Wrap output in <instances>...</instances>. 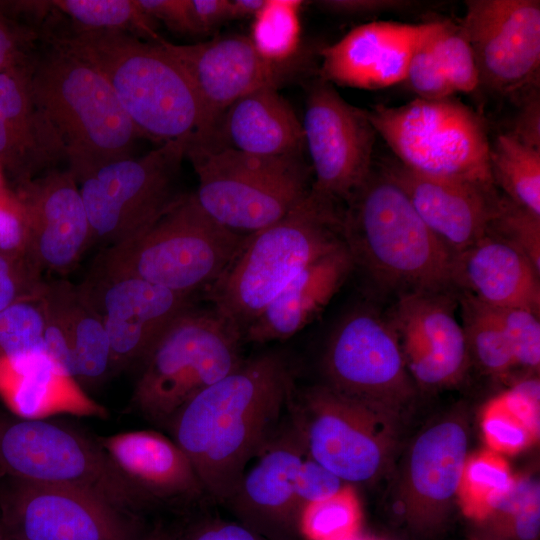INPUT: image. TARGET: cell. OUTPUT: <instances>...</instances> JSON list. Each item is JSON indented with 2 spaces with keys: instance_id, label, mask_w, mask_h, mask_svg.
Returning <instances> with one entry per match:
<instances>
[{
  "instance_id": "cell-6",
  "label": "cell",
  "mask_w": 540,
  "mask_h": 540,
  "mask_svg": "<svg viewBox=\"0 0 540 540\" xmlns=\"http://www.w3.org/2000/svg\"><path fill=\"white\" fill-rule=\"evenodd\" d=\"M246 236L209 216L194 193L180 194L149 228L105 248L94 265L192 296L218 280Z\"/></svg>"
},
{
  "instance_id": "cell-19",
  "label": "cell",
  "mask_w": 540,
  "mask_h": 540,
  "mask_svg": "<svg viewBox=\"0 0 540 540\" xmlns=\"http://www.w3.org/2000/svg\"><path fill=\"white\" fill-rule=\"evenodd\" d=\"M387 319L414 383L442 387L463 377L470 355L450 291L400 295Z\"/></svg>"
},
{
  "instance_id": "cell-8",
  "label": "cell",
  "mask_w": 540,
  "mask_h": 540,
  "mask_svg": "<svg viewBox=\"0 0 540 540\" xmlns=\"http://www.w3.org/2000/svg\"><path fill=\"white\" fill-rule=\"evenodd\" d=\"M185 156L198 177L196 199L224 227L249 235L284 217L310 193L300 156H263L188 140Z\"/></svg>"
},
{
  "instance_id": "cell-47",
  "label": "cell",
  "mask_w": 540,
  "mask_h": 540,
  "mask_svg": "<svg viewBox=\"0 0 540 540\" xmlns=\"http://www.w3.org/2000/svg\"><path fill=\"white\" fill-rule=\"evenodd\" d=\"M44 279L30 268L0 256V310L25 299L38 298Z\"/></svg>"
},
{
  "instance_id": "cell-9",
  "label": "cell",
  "mask_w": 540,
  "mask_h": 540,
  "mask_svg": "<svg viewBox=\"0 0 540 540\" xmlns=\"http://www.w3.org/2000/svg\"><path fill=\"white\" fill-rule=\"evenodd\" d=\"M0 473L80 489L135 518L153 508L97 440L44 419L0 420Z\"/></svg>"
},
{
  "instance_id": "cell-4",
  "label": "cell",
  "mask_w": 540,
  "mask_h": 540,
  "mask_svg": "<svg viewBox=\"0 0 540 540\" xmlns=\"http://www.w3.org/2000/svg\"><path fill=\"white\" fill-rule=\"evenodd\" d=\"M342 213L312 189L275 223L246 236L228 267L208 288L220 315L242 333L301 270L344 245Z\"/></svg>"
},
{
  "instance_id": "cell-31",
  "label": "cell",
  "mask_w": 540,
  "mask_h": 540,
  "mask_svg": "<svg viewBox=\"0 0 540 540\" xmlns=\"http://www.w3.org/2000/svg\"><path fill=\"white\" fill-rule=\"evenodd\" d=\"M0 399L20 418L51 413L102 415L103 409L44 353L0 364Z\"/></svg>"
},
{
  "instance_id": "cell-23",
  "label": "cell",
  "mask_w": 540,
  "mask_h": 540,
  "mask_svg": "<svg viewBox=\"0 0 540 540\" xmlns=\"http://www.w3.org/2000/svg\"><path fill=\"white\" fill-rule=\"evenodd\" d=\"M431 26L391 21L357 26L321 51L320 78L367 90L403 83L410 58Z\"/></svg>"
},
{
  "instance_id": "cell-59",
  "label": "cell",
  "mask_w": 540,
  "mask_h": 540,
  "mask_svg": "<svg viewBox=\"0 0 540 540\" xmlns=\"http://www.w3.org/2000/svg\"><path fill=\"white\" fill-rule=\"evenodd\" d=\"M5 540H11V539H8V538L5 537Z\"/></svg>"
},
{
  "instance_id": "cell-27",
  "label": "cell",
  "mask_w": 540,
  "mask_h": 540,
  "mask_svg": "<svg viewBox=\"0 0 540 540\" xmlns=\"http://www.w3.org/2000/svg\"><path fill=\"white\" fill-rule=\"evenodd\" d=\"M539 277L540 271L523 253L489 233L453 256V287L493 308L539 314Z\"/></svg>"
},
{
  "instance_id": "cell-28",
  "label": "cell",
  "mask_w": 540,
  "mask_h": 540,
  "mask_svg": "<svg viewBox=\"0 0 540 540\" xmlns=\"http://www.w3.org/2000/svg\"><path fill=\"white\" fill-rule=\"evenodd\" d=\"M354 269L346 245L296 274L243 332V341L284 340L309 324L330 302Z\"/></svg>"
},
{
  "instance_id": "cell-57",
  "label": "cell",
  "mask_w": 540,
  "mask_h": 540,
  "mask_svg": "<svg viewBox=\"0 0 540 540\" xmlns=\"http://www.w3.org/2000/svg\"><path fill=\"white\" fill-rule=\"evenodd\" d=\"M0 540H5V535H4L3 527L1 524V520H0Z\"/></svg>"
},
{
  "instance_id": "cell-55",
  "label": "cell",
  "mask_w": 540,
  "mask_h": 540,
  "mask_svg": "<svg viewBox=\"0 0 540 540\" xmlns=\"http://www.w3.org/2000/svg\"><path fill=\"white\" fill-rule=\"evenodd\" d=\"M179 531L159 523L146 529L136 540H177Z\"/></svg>"
},
{
  "instance_id": "cell-41",
  "label": "cell",
  "mask_w": 540,
  "mask_h": 540,
  "mask_svg": "<svg viewBox=\"0 0 540 540\" xmlns=\"http://www.w3.org/2000/svg\"><path fill=\"white\" fill-rule=\"evenodd\" d=\"M486 233L523 253L540 271V216L499 196Z\"/></svg>"
},
{
  "instance_id": "cell-22",
  "label": "cell",
  "mask_w": 540,
  "mask_h": 540,
  "mask_svg": "<svg viewBox=\"0 0 540 540\" xmlns=\"http://www.w3.org/2000/svg\"><path fill=\"white\" fill-rule=\"evenodd\" d=\"M38 302L46 355L83 389L99 385L113 374L102 320L79 284L44 280Z\"/></svg>"
},
{
  "instance_id": "cell-10",
  "label": "cell",
  "mask_w": 540,
  "mask_h": 540,
  "mask_svg": "<svg viewBox=\"0 0 540 540\" xmlns=\"http://www.w3.org/2000/svg\"><path fill=\"white\" fill-rule=\"evenodd\" d=\"M365 113L395 159L408 169L495 187L484 124L460 101L416 98L400 106L377 105Z\"/></svg>"
},
{
  "instance_id": "cell-49",
  "label": "cell",
  "mask_w": 540,
  "mask_h": 540,
  "mask_svg": "<svg viewBox=\"0 0 540 540\" xmlns=\"http://www.w3.org/2000/svg\"><path fill=\"white\" fill-rule=\"evenodd\" d=\"M137 3L151 19L164 23L170 30L196 34L190 0H137Z\"/></svg>"
},
{
  "instance_id": "cell-38",
  "label": "cell",
  "mask_w": 540,
  "mask_h": 540,
  "mask_svg": "<svg viewBox=\"0 0 540 540\" xmlns=\"http://www.w3.org/2000/svg\"><path fill=\"white\" fill-rule=\"evenodd\" d=\"M362 520L358 495L351 484L335 494L305 505L298 518V532L307 540H351Z\"/></svg>"
},
{
  "instance_id": "cell-51",
  "label": "cell",
  "mask_w": 540,
  "mask_h": 540,
  "mask_svg": "<svg viewBox=\"0 0 540 540\" xmlns=\"http://www.w3.org/2000/svg\"><path fill=\"white\" fill-rule=\"evenodd\" d=\"M315 3L323 11L346 16H370L402 11L415 4L404 0H321Z\"/></svg>"
},
{
  "instance_id": "cell-20",
  "label": "cell",
  "mask_w": 540,
  "mask_h": 540,
  "mask_svg": "<svg viewBox=\"0 0 540 540\" xmlns=\"http://www.w3.org/2000/svg\"><path fill=\"white\" fill-rule=\"evenodd\" d=\"M291 415V414H290ZM307 456L302 431L291 415L245 471L224 503L237 522L269 540H294L299 510L295 483Z\"/></svg>"
},
{
  "instance_id": "cell-12",
  "label": "cell",
  "mask_w": 540,
  "mask_h": 540,
  "mask_svg": "<svg viewBox=\"0 0 540 540\" xmlns=\"http://www.w3.org/2000/svg\"><path fill=\"white\" fill-rule=\"evenodd\" d=\"M291 415L307 455L344 482L366 483L386 468L395 439L393 417L328 386L307 389Z\"/></svg>"
},
{
  "instance_id": "cell-26",
  "label": "cell",
  "mask_w": 540,
  "mask_h": 540,
  "mask_svg": "<svg viewBox=\"0 0 540 540\" xmlns=\"http://www.w3.org/2000/svg\"><path fill=\"white\" fill-rule=\"evenodd\" d=\"M118 470L149 500L191 501L206 495L189 458L170 438L135 430L97 439Z\"/></svg>"
},
{
  "instance_id": "cell-25",
  "label": "cell",
  "mask_w": 540,
  "mask_h": 540,
  "mask_svg": "<svg viewBox=\"0 0 540 540\" xmlns=\"http://www.w3.org/2000/svg\"><path fill=\"white\" fill-rule=\"evenodd\" d=\"M33 58L0 72V167L15 186L65 160L62 142L33 95Z\"/></svg>"
},
{
  "instance_id": "cell-56",
  "label": "cell",
  "mask_w": 540,
  "mask_h": 540,
  "mask_svg": "<svg viewBox=\"0 0 540 540\" xmlns=\"http://www.w3.org/2000/svg\"><path fill=\"white\" fill-rule=\"evenodd\" d=\"M11 188L7 185L6 176L0 167V196L9 192Z\"/></svg>"
},
{
  "instance_id": "cell-52",
  "label": "cell",
  "mask_w": 540,
  "mask_h": 540,
  "mask_svg": "<svg viewBox=\"0 0 540 540\" xmlns=\"http://www.w3.org/2000/svg\"><path fill=\"white\" fill-rule=\"evenodd\" d=\"M522 142L540 149V101L539 94L533 91L525 97L516 117L514 128L510 131Z\"/></svg>"
},
{
  "instance_id": "cell-34",
  "label": "cell",
  "mask_w": 540,
  "mask_h": 540,
  "mask_svg": "<svg viewBox=\"0 0 540 540\" xmlns=\"http://www.w3.org/2000/svg\"><path fill=\"white\" fill-rule=\"evenodd\" d=\"M53 10L71 21V27L83 31H118L149 42H159L156 22L138 5L137 0H53Z\"/></svg>"
},
{
  "instance_id": "cell-39",
  "label": "cell",
  "mask_w": 540,
  "mask_h": 540,
  "mask_svg": "<svg viewBox=\"0 0 540 540\" xmlns=\"http://www.w3.org/2000/svg\"><path fill=\"white\" fill-rule=\"evenodd\" d=\"M43 315L38 298L0 310V364L44 353Z\"/></svg>"
},
{
  "instance_id": "cell-11",
  "label": "cell",
  "mask_w": 540,
  "mask_h": 540,
  "mask_svg": "<svg viewBox=\"0 0 540 540\" xmlns=\"http://www.w3.org/2000/svg\"><path fill=\"white\" fill-rule=\"evenodd\" d=\"M189 139H177L141 157H126L78 182L90 225V247L127 241L149 228L180 195L175 191Z\"/></svg>"
},
{
  "instance_id": "cell-7",
  "label": "cell",
  "mask_w": 540,
  "mask_h": 540,
  "mask_svg": "<svg viewBox=\"0 0 540 540\" xmlns=\"http://www.w3.org/2000/svg\"><path fill=\"white\" fill-rule=\"evenodd\" d=\"M241 331L215 309L193 306L161 334L140 364L131 398L145 419L167 427L193 396L244 361Z\"/></svg>"
},
{
  "instance_id": "cell-14",
  "label": "cell",
  "mask_w": 540,
  "mask_h": 540,
  "mask_svg": "<svg viewBox=\"0 0 540 540\" xmlns=\"http://www.w3.org/2000/svg\"><path fill=\"white\" fill-rule=\"evenodd\" d=\"M0 520L11 540H136L146 529L89 492L7 477Z\"/></svg>"
},
{
  "instance_id": "cell-24",
  "label": "cell",
  "mask_w": 540,
  "mask_h": 540,
  "mask_svg": "<svg viewBox=\"0 0 540 540\" xmlns=\"http://www.w3.org/2000/svg\"><path fill=\"white\" fill-rule=\"evenodd\" d=\"M412 206L454 255L486 234L498 200L496 187L408 169L395 158L381 165Z\"/></svg>"
},
{
  "instance_id": "cell-50",
  "label": "cell",
  "mask_w": 540,
  "mask_h": 540,
  "mask_svg": "<svg viewBox=\"0 0 540 540\" xmlns=\"http://www.w3.org/2000/svg\"><path fill=\"white\" fill-rule=\"evenodd\" d=\"M177 540H269L239 522L207 519L179 531Z\"/></svg>"
},
{
  "instance_id": "cell-58",
  "label": "cell",
  "mask_w": 540,
  "mask_h": 540,
  "mask_svg": "<svg viewBox=\"0 0 540 540\" xmlns=\"http://www.w3.org/2000/svg\"><path fill=\"white\" fill-rule=\"evenodd\" d=\"M351 540H369V539H363V538H360V537L357 536V537H355V538H353Z\"/></svg>"
},
{
  "instance_id": "cell-44",
  "label": "cell",
  "mask_w": 540,
  "mask_h": 540,
  "mask_svg": "<svg viewBox=\"0 0 540 540\" xmlns=\"http://www.w3.org/2000/svg\"><path fill=\"white\" fill-rule=\"evenodd\" d=\"M508 340L517 367L538 370L540 365L539 314L521 308H493Z\"/></svg>"
},
{
  "instance_id": "cell-35",
  "label": "cell",
  "mask_w": 540,
  "mask_h": 540,
  "mask_svg": "<svg viewBox=\"0 0 540 540\" xmlns=\"http://www.w3.org/2000/svg\"><path fill=\"white\" fill-rule=\"evenodd\" d=\"M514 479L504 455L490 449L468 455L456 495L463 513L480 521L490 518Z\"/></svg>"
},
{
  "instance_id": "cell-5",
  "label": "cell",
  "mask_w": 540,
  "mask_h": 540,
  "mask_svg": "<svg viewBox=\"0 0 540 540\" xmlns=\"http://www.w3.org/2000/svg\"><path fill=\"white\" fill-rule=\"evenodd\" d=\"M46 43L33 58L32 91L56 130L68 170L78 183L103 165L130 157L141 137L98 69Z\"/></svg>"
},
{
  "instance_id": "cell-46",
  "label": "cell",
  "mask_w": 540,
  "mask_h": 540,
  "mask_svg": "<svg viewBox=\"0 0 540 540\" xmlns=\"http://www.w3.org/2000/svg\"><path fill=\"white\" fill-rule=\"evenodd\" d=\"M346 484L348 483L307 455L299 467L295 483L299 514L305 505L335 494Z\"/></svg>"
},
{
  "instance_id": "cell-33",
  "label": "cell",
  "mask_w": 540,
  "mask_h": 540,
  "mask_svg": "<svg viewBox=\"0 0 540 540\" xmlns=\"http://www.w3.org/2000/svg\"><path fill=\"white\" fill-rule=\"evenodd\" d=\"M489 166L505 197L540 216V149L505 132L490 143Z\"/></svg>"
},
{
  "instance_id": "cell-36",
  "label": "cell",
  "mask_w": 540,
  "mask_h": 540,
  "mask_svg": "<svg viewBox=\"0 0 540 540\" xmlns=\"http://www.w3.org/2000/svg\"><path fill=\"white\" fill-rule=\"evenodd\" d=\"M301 0H266L253 17L249 39L265 60L286 64L295 60L301 45Z\"/></svg>"
},
{
  "instance_id": "cell-21",
  "label": "cell",
  "mask_w": 540,
  "mask_h": 540,
  "mask_svg": "<svg viewBox=\"0 0 540 540\" xmlns=\"http://www.w3.org/2000/svg\"><path fill=\"white\" fill-rule=\"evenodd\" d=\"M13 191L29 234V260L44 272L68 273L90 248V225L78 183L71 172L50 169Z\"/></svg>"
},
{
  "instance_id": "cell-54",
  "label": "cell",
  "mask_w": 540,
  "mask_h": 540,
  "mask_svg": "<svg viewBox=\"0 0 540 540\" xmlns=\"http://www.w3.org/2000/svg\"><path fill=\"white\" fill-rule=\"evenodd\" d=\"M266 0H230L229 20L254 17Z\"/></svg>"
},
{
  "instance_id": "cell-45",
  "label": "cell",
  "mask_w": 540,
  "mask_h": 540,
  "mask_svg": "<svg viewBox=\"0 0 540 540\" xmlns=\"http://www.w3.org/2000/svg\"><path fill=\"white\" fill-rule=\"evenodd\" d=\"M0 256L38 274L29 260L26 215L12 188L0 196Z\"/></svg>"
},
{
  "instance_id": "cell-42",
  "label": "cell",
  "mask_w": 540,
  "mask_h": 540,
  "mask_svg": "<svg viewBox=\"0 0 540 540\" xmlns=\"http://www.w3.org/2000/svg\"><path fill=\"white\" fill-rule=\"evenodd\" d=\"M437 48L454 93H471L480 86L474 54L460 23L440 20Z\"/></svg>"
},
{
  "instance_id": "cell-30",
  "label": "cell",
  "mask_w": 540,
  "mask_h": 540,
  "mask_svg": "<svg viewBox=\"0 0 540 540\" xmlns=\"http://www.w3.org/2000/svg\"><path fill=\"white\" fill-rule=\"evenodd\" d=\"M217 134L225 139L226 145L221 146L255 155L300 156L305 145L302 122L278 88L271 86L232 103L218 123Z\"/></svg>"
},
{
  "instance_id": "cell-32",
  "label": "cell",
  "mask_w": 540,
  "mask_h": 540,
  "mask_svg": "<svg viewBox=\"0 0 540 540\" xmlns=\"http://www.w3.org/2000/svg\"><path fill=\"white\" fill-rule=\"evenodd\" d=\"M480 425L488 449L501 455L534 445L540 435L539 380H522L488 401Z\"/></svg>"
},
{
  "instance_id": "cell-17",
  "label": "cell",
  "mask_w": 540,
  "mask_h": 540,
  "mask_svg": "<svg viewBox=\"0 0 540 540\" xmlns=\"http://www.w3.org/2000/svg\"><path fill=\"white\" fill-rule=\"evenodd\" d=\"M79 285L102 320L113 373L140 365L165 329L193 306L191 296L97 265Z\"/></svg>"
},
{
  "instance_id": "cell-16",
  "label": "cell",
  "mask_w": 540,
  "mask_h": 540,
  "mask_svg": "<svg viewBox=\"0 0 540 540\" xmlns=\"http://www.w3.org/2000/svg\"><path fill=\"white\" fill-rule=\"evenodd\" d=\"M159 43L184 69L198 96L201 126L190 140L201 144L213 141L218 123L232 103L262 87L278 88L296 70L294 60L286 64L265 60L243 35L188 45L164 38Z\"/></svg>"
},
{
  "instance_id": "cell-3",
  "label": "cell",
  "mask_w": 540,
  "mask_h": 540,
  "mask_svg": "<svg viewBox=\"0 0 540 540\" xmlns=\"http://www.w3.org/2000/svg\"><path fill=\"white\" fill-rule=\"evenodd\" d=\"M46 42L92 64L112 87L141 138L190 139L201 105L181 65L161 46L118 31L48 30Z\"/></svg>"
},
{
  "instance_id": "cell-13",
  "label": "cell",
  "mask_w": 540,
  "mask_h": 540,
  "mask_svg": "<svg viewBox=\"0 0 540 540\" xmlns=\"http://www.w3.org/2000/svg\"><path fill=\"white\" fill-rule=\"evenodd\" d=\"M323 371L329 388L391 415L414 394L393 327L369 308L355 309L337 324Z\"/></svg>"
},
{
  "instance_id": "cell-40",
  "label": "cell",
  "mask_w": 540,
  "mask_h": 540,
  "mask_svg": "<svg viewBox=\"0 0 540 540\" xmlns=\"http://www.w3.org/2000/svg\"><path fill=\"white\" fill-rule=\"evenodd\" d=\"M491 517L500 519L517 540H536L540 530V486L537 478L516 474L509 492Z\"/></svg>"
},
{
  "instance_id": "cell-48",
  "label": "cell",
  "mask_w": 540,
  "mask_h": 540,
  "mask_svg": "<svg viewBox=\"0 0 540 540\" xmlns=\"http://www.w3.org/2000/svg\"><path fill=\"white\" fill-rule=\"evenodd\" d=\"M38 33L0 9V72L29 59Z\"/></svg>"
},
{
  "instance_id": "cell-18",
  "label": "cell",
  "mask_w": 540,
  "mask_h": 540,
  "mask_svg": "<svg viewBox=\"0 0 540 540\" xmlns=\"http://www.w3.org/2000/svg\"><path fill=\"white\" fill-rule=\"evenodd\" d=\"M460 22L474 54L480 86L512 94L538 79L540 2L468 0Z\"/></svg>"
},
{
  "instance_id": "cell-15",
  "label": "cell",
  "mask_w": 540,
  "mask_h": 540,
  "mask_svg": "<svg viewBox=\"0 0 540 540\" xmlns=\"http://www.w3.org/2000/svg\"><path fill=\"white\" fill-rule=\"evenodd\" d=\"M302 128L314 173L311 189L335 204L346 203L374 166L377 134L365 110L319 78L308 90Z\"/></svg>"
},
{
  "instance_id": "cell-29",
  "label": "cell",
  "mask_w": 540,
  "mask_h": 540,
  "mask_svg": "<svg viewBox=\"0 0 540 540\" xmlns=\"http://www.w3.org/2000/svg\"><path fill=\"white\" fill-rule=\"evenodd\" d=\"M468 456V432L456 417L440 420L411 445L404 473L405 500L414 514L439 513L456 498Z\"/></svg>"
},
{
  "instance_id": "cell-43",
  "label": "cell",
  "mask_w": 540,
  "mask_h": 540,
  "mask_svg": "<svg viewBox=\"0 0 540 540\" xmlns=\"http://www.w3.org/2000/svg\"><path fill=\"white\" fill-rule=\"evenodd\" d=\"M440 20L432 21L428 33L415 48L405 76L408 88L423 99H441L454 94L443 70L437 48Z\"/></svg>"
},
{
  "instance_id": "cell-37",
  "label": "cell",
  "mask_w": 540,
  "mask_h": 540,
  "mask_svg": "<svg viewBox=\"0 0 540 540\" xmlns=\"http://www.w3.org/2000/svg\"><path fill=\"white\" fill-rule=\"evenodd\" d=\"M462 327L470 358L493 375H505L516 366L508 340L494 310L464 294L460 299Z\"/></svg>"
},
{
  "instance_id": "cell-1",
  "label": "cell",
  "mask_w": 540,
  "mask_h": 540,
  "mask_svg": "<svg viewBox=\"0 0 540 540\" xmlns=\"http://www.w3.org/2000/svg\"><path fill=\"white\" fill-rule=\"evenodd\" d=\"M292 373L287 357L278 351L244 360L188 400L169 421L172 440L213 501L224 505L247 464L278 432L294 398Z\"/></svg>"
},
{
  "instance_id": "cell-53",
  "label": "cell",
  "mask_w": 540,
  "mask_h": 540,
  "mask_svg": "<svg viewBox=\"0 0 540 540\" xmlns=\"http://www.w3.org/2000/svg\"><path fill=\"white\" fill-rule=\"evenodd\" d=\"M196 34L213 30L229 20L230 0H190Z\"/></svg>"
},
{
  "instance_id": "cell-2",
  "label": "cell",
  "mask_w": 540,
  "mask_h": 540,
  "mask_svg": "<svg viewBox=\"0 0 540 540\" xmlns=\"http://www.w3.org/2000/svg\"><path fill=\"white\" fill-rule=\"evenodd\" d=\"M342 230L354 268L379 288L398 296L451 291L454 255L382 166L346 202Z\"/></svg>"
}]
</instances>
